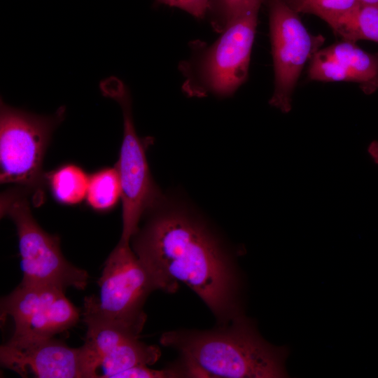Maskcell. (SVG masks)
<instances>
[{
	"label": "cell",
	"instance_id": "15",
	"mask_svg": "<svg viewBox=\"0 0 378 378\" xmlns=\"http://www.w3.org/2000/svg\"><path fill=\"white\" fill-rule=\"evenodd\" d=\"M121 183L116 168H104L89 178L86 200L97 211L111 210L121 200Z\"/></svg>",
	"mask_w": 378,
	"mask_h": 378
},
{
	"label": "cell",
	"instance_id": "17",
	"mask_svg": "<svg viewBox=\"0 0 378 378\" xmlns=\"http://www.w3.org/2000/svg\"><path fill=\"white\" fill-rule=\"evenodd\" d=\"M176 378L183 377L181 370L172 364L170 366L155 370L149 368L148 365H139L122 372L116 375L115 378Z\"/></svg>",
	"mask_w": 378,
	"mask_h": 378
},
{
	"label": "cell",
	"instance_id": "4",
	"mask_svg": "<svg viewBox=\"0 0 378 378\" xmlns=\"http://www.w3.org/2000/svg\"><path fill=\"white\" fill-rule=\"evenodd\" d=\"M99 295L86 296L83 316L106 321L139 335L146 321L144 304L158 289L153 276L121 240L104 262L99 279Z\"/></svg>",
	"mask_w": 378,
	"mask_h": 378
},
{
	"label": "cell",
	"instance_id": "11",
	"mask_svg": "<svg viewBox=\"0 0 378 378\" xmlns=\"http://www.w3.org/2000/svg\"><path fill=\"white\" fill-rule=\"evenodd\" d=\"M308 77L321 82H353L367 94L378 90V52H368L343 41L318 50L309 61Z\"/></svg>",
	"mask_w": 378,
	"mask_h": 378
},
{
	"label": "cell",
	"instance_id": "12",
	"mask_svg": "<svg viewBox=\"0 0 378 378\" xmlns=\"http://www.w3.org/2000/svg\"><path fill=\"white\" fill-rule=\"evenodd\" d=\"M161 356L157 345L147 344L134 337L116 346L106 354L101 363L102 373L99 377L115 378L119 373L139 365H150Z\"/></svg>",
	"mask_w": 378,
	"mask_h": 378
},
{
	"label": "cell",
	"instance_id": "8",
	"mask_svg": "<svg viewBox=\"0 0 378 378\" xmlns=\"http://www.w3.org/2000/svg\"><path fill=\"white\" fill-rule=\"evenodd\" d=\"M288 0H270L269 21L274 88L270 104L283 113L292 108L294 90L308 61L325 41L312 34Z\"/></svg>",
	"mask_w": 378,
	"mask_h": 378
},
{
	"label": "cell",
	"instance_id": "21",
	"mask_svg": "<svg viewBox=\"0 0 378 378\" xmlns=\"http://www.w3.org/2000/svg\"><path fill=\"white\" fill-rule=\"evenodd\" d=\"M360 5L373 6L378 7V0H359Z\"/></svg>",
	"mask_w": 378,
	"mask_h": 378
},
{
	"label": "cell",
	"instance_id": "16",
	"mask_svg": "<svg viewBox=\"0 0 378 378\" xmlns=\"http://www.w3.org/2000/svg\"><path fill=\"white\" fill-rule=\"evenodd\" d=\"M299 13L316 15L330 27L359 5V0H288Z\"/></svg>",
	"mask_w": 378,
	"mask_h": 378
},
{
	"label": "cell",
	"instance_id": "1",
	"mask_svg": "<svg viewBox=\"0 0 378 378\" xmlns=\"http://www.w3.org/2000/svg\"><path fill=\"white\" fill-rule=\"evenodd\" d=\"M131 247L158 289L184 283L206 304L217 324L244 314V279L237 257L219 234L188 209L162 198L143 216Z\"/></svg>",
	"mask_w": 378,
	"mask_h": 378
},
{
	"label": "cell",
	"instance_id": "5",
	"mask_svg": "<svg viewBox=\"0 0 378 378\" xmlns=\"http://www.w3.org/2000/svg\"><path fill=\"white\" fill-rule=\"evenodd\" d=\"M29 196L26 190L15 186L4 192L0 201L1 216L11 219L16 227L22 282L64 290L69 287L84 290L88 273L66 260L60 249L59 237L46 232L36 222Z\"/></svg>",
	"mask_w": 378,
	"mask_h": 378
},
{
	"label": "cell",
	"instance_id": "13",
	"mask_svg": "<svg viewBox=\"0 0 378 378\" xmlns=\"http://www.w3.org/2000/svg\"><path fill=\"white\" fill-rule=\"evenodd\" d=\"M89 178L82 168L73 164L61 166L46 176L54 198L66 205L78 204L86 197Z\"/></svg>",
	"mask_w": 378,
	"mask_h": 378
},
{
	"label": "cell",
	"instance_id": "18",
	"mask_svg": "<svg viewBox=\"0 0 378 378\" xmlns=\"http://www.w3.org/2000/svg\"><path fill=\"white\" fill-rule=\"evenodd\" d=\"M248 0H217L219 18L213 23L217 31H222Z\"/></svg>",
	"mask_w": 378,
	"mask_h": 378
},
{
	"label": "cell",
	"instance_id": "9",
	"mask_svg": "<svg viewBox=\"0 0 378 378\" xmlns=\"http://www.w3.org/2000/svg\"><path fill=\"white\" fill-rule=\"evenodd\" d=\"M0 361L23 377H99V365L85 344L72 348L54 337H10L1 346Z\"/></svg>",
	"mask_w": 378,
	"mask_h": 378
},
{
	"label": "cell",
	"instance_id": "19",
	"mask_svg": "<svg viewBox=\"0 0 378 378\" xmlns=\"http://www.w3.org/2000/svg\"><path fill=\"white\" fill-rule=\"evenodd\" d=\"M161 4L176 7L192 15L202 18L211 8V0H157Z\"/></svg>",
	"mask_w": 378,
	"mask_h": 378
},
{
	"label": "cell",
	"instance_id": "14",
	"mask_svg": "<svg viewBox=\"0 0 378 378\" xmlns=\"http://www.w3.org/2000/svg\"><path fill=\"white\" fill-rule=\"evenodd\" d=\"M330 28L343 41L378 42V7L360 4Z\"/></svg>",
	"mask_w": 378,
	"mask_h": 378
},
{
	"label": "cell",
	"instance_id": "7",
	"mask_svg": "<svg viewBox=\"0 0 378 378\" xmlns=\"http://www.w3.org/2000/svg\"><path fill=\"white\" fill-rule=\"evenodd\" d=\"M104 96L115 100L123 117V137L117 170L121 183L122 230L121 241L130 242L144 214L162 197L152 178L146 155V143L136 132L132 99L124 83L115 76L102 80Z\"/></svg>",
	"mask_w": 378,
	"mask_h": 378
},
{
	"label": "cell",
	"instance_id": "2",
	"mask_svg": "<svg viewBox=\"0 0 378 378\" xmlns=\"http://www.w3.org/2000/svg\"><path fill=\"white\" fill-rule=\"evenodd\" d=\"M160 341L178 353L176 365L184 377H287L288 349L266 341L245 314L209 330L167 331Z\"/></svg>",
	"mask_w": 378,
	"mask_h": 378
},
{
	"label": "cell",
	"instance_id": "3",
	"mask_svg": "<svg viewBox=\"0 0 378 378\" xmlns=\"http://www.w3.org/2000/svg\"><path fill=\"white\" fill-rule=\"evenodd\" d=\"M262 1L248 0L216 42L181 64L188 94L227 97L246 81Z\"/></svg>",
	"mask_w": 378,
	"mask_h": 378
},
{
	"label": "cell",
	"instance_id": "10",
	"mask_svg": "<svg viewBox=\"0 0 378 378\" xmlns=\"http://www.w3.org/2000/svg\"><path fill=\"white\" fill-rule=\"evenodd\" d=\"M64 290L22 282L1 300V320L10 317L11 337H50L75 326L80 311L64 295Z\"/></svg>",
	"mask_w": 378,
	"mask_h": 378
},
{
	"label": "cell",
	"instance_id": "6",
	"mask_svg": "<svg viewBox=\"0 0 378 378\" xmlns=\"http://www.w3.org/2000/svg\"><path fill=\"white\" fill-rule=\"evenodd\" d=\"M65 107L51 115L13 108L1 99L0 180L26 190L35 200L46 176L43 162L55 129L64 120Z\"/></svg>",
	"mask_w": 378,
	"mask_h": 378
},
{
	"label": "cell",
	"instance_id": "20",
	"mask_svg": "<svg viewBox=\"0 0 378 378\" xmlns=\"http://www.w3.org/2000/svg\"><path fill=\"white\" fill-rule=\"evenodd\" d=\"M368 151L373 161L378 164V141H373L368 146Z\"/></svg>",
	"mask_w": 378,
	"mask_h": 378
}]
</instances>
